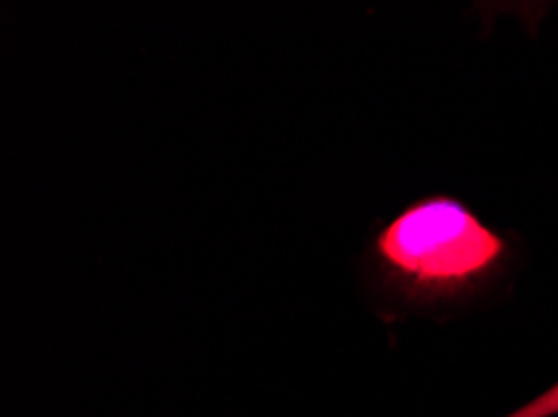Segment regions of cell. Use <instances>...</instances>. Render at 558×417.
<instances>
[{
	"mask_svg": "<svg viewBox=\"0 0 558 417\" xmlns=\"http://www.w3.org/2000/svg\"><path fill=\"white\" fill-rule=\"evenodd\" d=\"M509 245L453 198L411 203L376 233L368 248L380 283L409 301H453L501 270Z\"/></svg>",
	"mask_w": 558,
	"mask_h": 417,
	"instance_id": "obj_1",
	"label": "cell"
}]
</instances>
